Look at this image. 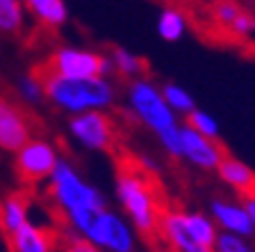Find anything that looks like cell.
Instances as JSON below:
<instances>
[{"label": "cell", "instance_id": "6da1fadb", "mask_svg": "<svg viewBox=\"0 0 255 252\" xmlns=\"http://www.w3.org/2000/svg\"><path fill=\"white\" fill-rule=\"evenodd\" d=\"M50 191H53L55 202L62 207L71 225L80 234H85L89 230L96 214L107 209L101 191L87 184L78 175V170L66 162H57V166H55L53 175H50Z\"/></svg>", "mask_w": 255, "mask_h": 252}, {"label": "cell", "instance_id": "7a4b0ae2", "mask_svg": "<svg viewBox=\"0 0 255 252\" xmlns=\"http://www.w3.org/2000/svg\"><path fill=\"white\" fill-rule=\"evenodd\" d=\"M117 195L126 214L130 216L132 225L143 237H153L159 230V218H162L157 207V195H155L148 175L134 166L132 162L119 164Z\"/></svg>", "mask_w": 255, "mask_h": 252}, {"label": "cell", "instance_id": "3957f363", "mask_svg": "<svg viewBox=\"0 0 255 252\" xmlns=\"http://www.w3.org/2000/svg\"><path fill=\"white\" fill-rule=\"evenodd\" d=\"M130 105L137 118L155 132V137L164 146V150L171 157H182V146H180V125L175 121V114L171 107L164 102L162 91H157L150 82L146 80H137L130 86Z\"/></svg>", "mask_w": 255, "mask_h": 252}, {"label": "cell", "instance_id": "277c9868", "mask_svg": "<svg viewBox=\"0 0 255 252\" xmlns=\"http://www.w3.org/2000/svg\"><path fill=\"white\" fill-rule=\"evenodd\" d=\"M41 78L43 91L57 107L73 114H82V111H94L103 109L114 100V89L110 82L103 78L94 80H71V78H57V75H46V73H34Z\"/></svg>", "mask_w": 255, "mask_h": 252}, {"label": "cell", "instance_id": "5b68a950", "mask_svg": "<svg viewBox=\"0 0 255 252\" xmlns=\"http://www.w3.org/2000/svg\"><path fill=\"white\" fill-rule=\"evenodd\" d=\"M110 66V59H105L98 53L82 50V48H59L57 53H53V57L48 59L46 69H41L39 73L71 80H94L103 78Z\"/></svg>", "mask_w": 255, "mask_h": 252}, {"label": "cell", "instance_id": "8992f818", "mask_svg": "<svg viewBox=\"0 0 255 252\" xmlns=\"http://www.w3.org/2000/svg\"><path fill=\"white\" fill-rule=\"evenodd\" d=\"M71 134L89 150H103L110 153L117 143V127L107 114L94 109L82 111L71 118Z\"/></svg>", "mask_w": 255, "mask_h": 252}, {"label": "cell", "instance_id": "52a82bcc", "mask_svg": "<svg viewBox=\"0 0 255 252\" xmlns=\"http://www.w3.org/2000/svg\"><path fill=\"white\" fill-rule=\"evenodd\" d=\"M57 153L46 141H27L21 150H16V175L25 184H37L50 179L57 166Z\"/></svg>", "mask_w": 255, "mask_h": 252}, {"label": "cell", "instance_id": "ba28073f", "mask_svg": "<svg viewBox=\"0 0 255 252\" xmlns=\"http://www.w3.org/2000/svg\"><path fill=\"white\" fill-rule=\"evenodd\" d=\"M82 237H87L98 248H105V250H112V252H132L134 250L132 230L117 214H112L107 209H103L101 214H96L89 230Z\"/></svg>", "mask_w": 255, "mask_h": 252}, {"label": "cell", "instance_id": "9c48e42d", "mask_svg": "<svg viewBox=\"0 0 255 252\" xmlns=\"http://www.w3.org/2000/svg\"><path fill=\"white\" fill-rule=\"evenodd\" d=\"M180 146L182 157L189 159L194 166L205 168V170H217L221 159L226 157L223 148L217 143V139H207L191 127H180Z\"/></svg>", "mask_w": 255, "mask_h": 252}, {"label": "cell", "instance_id": "30bf717a", "mask_svg": "<svg viewBox=\"0 0 255 252\" xmlns=\"http://www.w3.org/2000/svg\"><path fill=\"white\" fill-rule=\"evenodd\" d=\"M30 141V125L25 116L11 102L0 98V148L16 153Z\"/></svg>", "mask_w": 255, "mask_h": 252}, {"label": "cell", "instance_id": "8fae6325", "mask_svg": "<svg viewBox=\"0 0 255 252\" xmlns=\"http://www.w3.org/2000/svg\"><path fill=\"white\" fill-rule=\"evenodd\" d=\"M212 218L223 227V232H230V234H237V237L249 239L255 232L249 211L244 209V205H237V202L212 200Z\"/></svg>", "mask_w": 255, "mask_h": 252}, {"label": "cell", "instance_id": "7c38bea8", "mask_svg": "<svg viewBox=\"0 0 255 252\" xmlns=\"http://www.w3.org/2000/svg\"><path fill=\"white\" fill-rule=\"evenodd\" d=\"M159 230L164 234V239L175 248V252H212L210 248L201 246L196 239L189 234V230L185 227L182 214L175 211H166L159 218Z\"/></svg>", "mask_w": 255, "mask_h": 252}, {"label": "cell", "instance_id": "4fadbf2b", "mask_svg": "<svg viewBox=\"0 0 255 252\" xmlns=\"http://www.w3.org/2000/svg\"><path fill=\"white\" fill-rule=\"evenodd\" d=\"M217 173L223 182L233 186L242 198H249V195H255V170L249 168L242 159H235L230 155L221 159V164L217 166Z\"/></svg>", "mask_w": 255, "mask_h": 252}, {"label": "cell", "instance_id": "5bb4252c", "mask_svg": "<svg viewBox=\"0 0 255 252\" xmlns=\"http://www.w3.org/2000/svg\"><path fill=\"white\" fill-rule=\"evenodd\" d=\"M11 243L16 252H53V237L30 221L11 234Z\"/></svg>", "mask_w": 255, "mask_h": 252}, {"label": "cell", "instance_id": "9a60e30c", "mask_svg": "<svg viewBox=\"0 0 255 252\" xmlns=\"http://www.w3.org/2000/svg\"><path fill=\"white\" fill-rule=\"evenodd\" d=\"M25 7L32 11V16L37 18L41 25L46 27H59L66 23V5L64 0H23Z\"/></svg>", "mask_w": 255, "mask_h": 252}, {"label": "cell", "instance_id": "2e32d148", "mask_svg": "<svg viewBox=\"0 0 255 252\" xmlns=\"http://www.w3.org/2000/svg\"><path fill=\"white\" fill-rule=\"evenodd\" d=\"M0 221H2V227H5L7 234H14L18 232L23 225L27 223V200L25 195H9V198L2 202V209H0Z\"/></svg>", "mask_w": 255, "mask_h": 252}, {"label": "cell", "instance_id": "e0dca14e", "mask_svg": "<svg viewBox=\"0 0 255 252\" xmlns=\"http://www.w3.org/2000/svg\"><path fill=\"white\" fill-rule=\"evenodd\" d=\"M182 221H185V227L189 230L191 237L196 239L201 246H205V248H210V250H212L214 241H217V237H219V232H217L214 223L210 221L207 216L189 211V214H182Z\"/></svg>", "mask_w": 255, "mask_h": 252}, {"label": "cell", "instance_id": "ac0fdd59", "mask_svg": "<svg viewBox=\"0 0 255 252\" xmlns=\"http://www.w3.org/2000/svg\"><path fill=\"white\" fill-rule=\"evenodd\" d=\"M187 30V23L185 18H182L180 11H175V9H164L162 14H159L157 18V32H159V37L164 39V41H180L182 34H185Z\"/></svg>", "mask_w": 255, "mask_h": 252}, {"label": "cell", "instance_id": "d6986e66", "mask_svg": "<svg viewBox=\"0 0 255 252\" xmlns=\"http://www.w3.org/2000/svg\"><path fill=\"white\" fill-rule=\"evenodd\" d=\"M162 98L164 102L171 107L173 114H191V111L196 109L194 105V98L189 95V91H185L182 86L178 84H164V89H162Z\"/></svg>", "mask_w": 255, "mask_h": 252}, {"label": "cell", "instance_id": "ffe728a7", "mask_svg": "<svg viewBox=\"0 0 255 252\" xmlns=\"http://www.w3.org/2000/svg\"><path fill=\"white\" fill-rule=\"evenodd\" d=\"M23 25V2L21 0H0V32H18Z\"/></svg>", "mask_w": 255, "mask_h": 252}, {"label": "cell", "instance_id": "44dd1931", "mask_svg": "<svg viewBox=\"0 0 255 252\" xmlns=\"http://www.w3.org/2000/svg\"><path fill=\"white\" fill-rule=\"evenodd\" d=\"M112 66H114L119 73L132 78V75H139L143 69H146V62H143L141 57H137V55L123 50V48H117L114 55H112Z\"/></svg>", "mask_w": 255, "mask_h": 252}, {"label": "cell", "instance_id": "7402d4cb", "mask_svg": "<svg viewBox=\"0 0 255 252\" xmlns=\"http://www.w3.org/2000/svg\"><path fill=\"white\" fill-rule=\"evenodd\" d=\"M187 127H191L194 132H198V134H203V137H207V139L219 137L217 121L203 109H194L191 114H187Z\"/></svg>", "mask_w": 255, "mask_h": 252}, {"label": "cell", "instance_id": "603a6c76", "mask_svg": "<svg viewBox=\"0 0 255 252\" xmlns=\"http://www.w3.org/2000/svg\"><path fill=\"white\" fill-rule=\"evenodd\" d=\"M212 252H255V248L246 241V237H237L230 232H221L214 241Z\"/></svg>", "mask_w": 255, "mask_h": 252}, {"label": "cell", "instance_id": "cb8c5ba5", "mask_svg": "<svg viewBox=\"0 0 255 252\" xmlns=\"http://www.w3.org/2000/svg\"><path fill=\"white\" fill-rule=\"evenodd\" d=\"M18 91H21V95L25 100H30V102H37V100H41L43 95H46L43 82L39 75H25V78H21L18 80Z\"/></svg>", "mask_w": 255, "mask_h": 252}, {"label": "cell", "instance_id": "d4e9b609", "mask_svg": "<svg viewBox=\"0 0 255 252\" xmlns=\"http://www.w3.org/2000/svg\"><path fill=\"white\" fill-rule=\"evenodd\" d=\"M214 14H217L219 23L233 27V23L237 21L239 14H242V9H239L237 5H233V2H228V0H221V2H217V7H214Z\"/></svg>", "mask_w": 255, "mask_h": 252}, {"label": "cell", "instance_id": "484cf974", "mask_svg": "<svg viewBox=\"0 0 255 252\" xmlns=\"http://www.w3.org/2000/svg\"><path fill=\"white\" fill-rule=\"evenodd\" d=\"M64 252H101V248L87 237H69L64 243Z\"/></svg>", "mask_w": 255, "mask_h": 252}, {"label": "cell", "instance_id": "4316f807", "mask_svg": "<svg viewBox=\"0 0 255 252\" xmlns=\"http://www.w3.org/2000/svg\"><path fill=\"white\" fill-rule=\"evenodd\" d=\"M233 30L239 32V34H249V32L255 30V21L251 18V16H246L244 11H242V14H239V18L233 23Z\"/></svg>", "mask_w": 255, "mask_h": 252}, {"label": "cell", "instance_id": "83f0119b", "mask_svg": "<svg viewBox=\"0 0 255 252\" xmlns=\"http://www.w3.org/2000/svg\"><path fill=\"white\" fill-rule=\"evenodd\" d=\"M244 209L249 211V216H251V223H253V227H255V195H249V198H244Z\"/></svg>", "mask_w": 255, "mask_h": 252}]
</instances>
